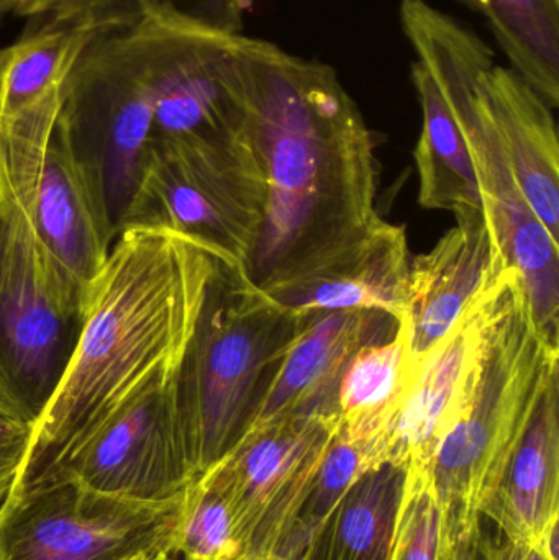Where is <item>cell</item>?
Segmentation results:
<instances>
[{
  "mask_svg": "<svg viewBox=\"0 0 559 560\" xmlns=\"http://www.w3.org/2000/svg\"><path fill=\"white\" fill-rule=\"evenodd\" d=\"M249 141L266 206L248 279L269 296L357 252L381 223L373 135L325 62L243 36Z\"/></svg>",
  "mask_w": 559,
  "mask_h": 560,
  "instance_id": "6da1fadb",
  "label": "cell"
},
{
  "mask_svg": "<svg viewBox=\"0 0 559 560\" xmlns=\"http://www.w3.org/2000/svg\"><path fill=\"white\" fill-rule=\"evenodd\" d=\"M217 259L170 230L118 233L85 296L61 377L32 421L12 492L151 375L179 368ZM10 492V493H12Z\"/></svg>",
  "mask_w": 559,
  "mask_h": 560,
  "instance_id": "7a4b0ae2",
  "label": "cell"
},
{
  "mask_svg": "<svg viewBox=\"0 0 559 560\" xmlns=\"http://www.w3.org/2000/svg\"><path fill=\"white\" fill-rule=\"evenodd\" d=\"M65 84L0 124V362L32 421L61 377L81 322L35 217L39 161Z\"/></svg>",
  "mask_w": 559,
  "mask_h": 560,
  "instance_id": "3957f363",
  "label": "cell"
},
{
  "mask_svg": "<svg viewBox=\"0 0 559 560\" xmlns=\"http://www.w3.org/2000/svg\"><path fill=\"white\" fill-rule=\"evenodd\" d=\"M557 378L559 342L538 325L521 276L508 268L492 289L478 359L427 472L443 509L478 512Z\"/></svg>",
  "mask_w": 559,
  "mask_h": 560,
  "instance_id": "277c9868",
  "label": "cell"
},
{
  "mask_svg": "<svg viewBox=\"0 0 559 560\" xmlns=\"http://www.w3.org/2000/svg\"><path fill=\"white\" fill-rule=\"evenodd\" d=\"M308 316L263 292L240 266L217 261L177 374L180 420L197 477L245 436Z\"/></svg>",
  "mask_w": 559,
  "mask_h": 560,
  "instance_id": "5b68a950",
  "label": "cell"
},
{
  "mask_svg": "<svg viewBox=\"0 0 559 560\" xmlns=\"http://www.w3.org/2000/svg\"><path fill=\"white\" fill-rule=\"evenodd\" d=\"M400 22L419 59L442 89L465 133L482 209L509 266L521 276L538 325L559 342V246L511 170L486 92L496 66L491 46L426 0H403Z\"/></svg>",
  "mask_w": 559,
  "mask_h": 560,
  "instance_id": "8992f818",
  "label": "cell"
},
{
  "mask_svg": "<svg viewBox=\"0 0 559 560\" xmlns=\"http://www.w3.org/2000/svg\"><path fill=\"white\" fill-rule=\"evenodd\" d=\"M266 206L265 176L252 141L233 144L151 140L121 230L180 233L222 265L245 269Z\"/></svg>",
  "mask_w": 559,
  "mask_h": 560,
  "instance_id": "52a82bcc",
  "label": "cell"
},
{
  "mask_svg": "<svg viewBox=\"0 0 559 560\" xmlns=\"http://www.w3.org/2000/svg\"><path fill=\"white\" fill-rule=\"evenodd\" d=\"M179 368L156 372L141 382L19 492L46 483L74 482L140 502L179 499L197 479L180 420Z\"/></svg>",
  "mask_w": 559,
  "mask_h": 560,
  "instance_id": "ba28073f",
  "label": "cell"
},
{
  "mask_svg": "<svg viewBox=\"0 0 559 560\" xmlns=\"http://www.w3.org/2000/svg\"><path fill=\"white\" fill-rule=\"evenodd\" d=\"M58 125L118 236L153 131L151 92L124 30L95 36L79 56L66 79Z\"/></svg>",
  "mask_w": 559,
  "mask_h": 560,
  "instance_id": "9c48e42d",
  "label": "cell"
},
{
  "mask_svg": "<svg viewBox=\"0 0 559 560\" xmlns=\"http://www.w3.org/2000/svg\"><path fill=\"white\" fill-rule=\"evenodd\" d=\"M180 500L140 502L74 482L32 487L0 506V560H117L171 549Z\"/></svg>",
  "mask_w": 559,
  "mask_h": 560,
  "instance_id": "30bf717a",
  "label": "cell"
},
{
  "mask_svg": "<svg viewBox=\"0 0 559 560\" xmlns=\"http://www.w3.org/2000/svg\"><path fill=\"white\" fill-rule=\"evenodd\" d=\"M338 427L334 415L279 418L249 430L203 472L229 500L245 555H278Z\"/></svg>",
  "mask_w": 559,
  "mask_h": 560,
  "instance_id": "8fae6325",
  "label": "cell"
},
{
  "mask_svg": "<svg viewBox=\"0 0 559 560\" xmlns=\"http://www.w3.org/2000/svg\"><path fill=\"white\" fill-rule=\"evenodd\" d=\"M432 252L409 262L397 329L409 372L452 331L479 295L511 268L485 209L458 213Z\"/></svg>",
  "mask_w": 559,
  "mask_h": 560,
  "instance_id": "7c38bea8",
  "label": "cell"
},
{
  "mask_svg": "<svg viewBox=\"0 0 559 560\" xmlns=\"http://www.w3.org/2000/svg\"><path fill=\"white\" fill-rule=\"evenodd\" d=\"M35 217L56 272L82 315L117 233L58 118L39 161Z\"/></svg>",
  "mask_w": 559,
  "mask_h": 560,
  "instance_id": "4fadbf2b",
  "label": "cell"
},
{
  "mask_svg": "<svg viewBox=\"0 0 559 560\" xmlns=\"http://www.w3.org/2000/svg\"><path fill=\"white\" fill-rule=\"evenodd\" d=\"M396 329V319L376 310L312 312L272 375L249 430L289 415L338 417L337 390L348 362L358 349L386 341Z\"/></svg>",
  "mask_w": 559,
  "mask_h": 560,
  "instance_id": "5bb4252c",
  "label": "cell"
},
{
  "mask_svg": "<svg viewBox=\"0 0 559 560\" xmlns=\"http://www.w3.org/2000/svg\"><path fill=\"white\" fill-rule=\"evenodd\" d=\"M479 515L517 541L541 546L559 528V381L551 382L534 418L479 505ZM548 555V552H547Z\"/></svg>",
  "mask_w": 559,
  "mask_h": 560,
  "instance_id": "9a60e30c",
  "label": "cell"
},
{
  "mask_svg": "<svg viewBox=\"0 0 559 560\" xmlns=\"http://www.w3.org/2000/svg\"><path fill=\"white\" fill-rule=\"evenodd\" d=\"M486 92L515 179L545 229L558 242L559 143L557 120L547 101L512 68L496 65Z\"/></svg>",
  "mask_w": 559,
  "mask_h": 560,
  "instance_id": "2e32d148",
  "label": "cell"
},
{
  "mask_svg": "<svg viewBox=\"0 0 559 560\" xmlns=\"http://www.w3.org/2000/svg\"><path fill=\"white\" fill-rule=\"evenodd\" d=\"M409 262L406 230L381 220L357 252L275 300L301 313L376 310L397 322Z\"/></svg>",
  "mask_w": 559,
  "mask_h": 560,
  "instance_id": "e0dca14e",
  "label": "cell"
},
{
  "mask_svg": "<svg viewBox=\"0 0 559 560\" xmlns=\"http://www.w3.org/2000/svg\"><path fill=\"white\" fill-rule=\"evenodd\" d=\"M422 107V133L416 147L420 206L458 213L482 209L465 133L452 104L420 61L410 68Z\"/></svg>",
  "mask_w": 559,
  "mask_h": 560,
  "instance_id": "ac0fdd59",
  "label": "cell"
},
{
  "mask_svg": "<svg viewBox=\"0 0 559 560\" xmlns=\"http://www.w3.org/2000/svg\"><path fill=\"white\" fill-rule=\"evenodd\" d=\"M404 487L403 467L366 470L325 520L304 560H389Z\"/></svg>",
  "mask_w": 559,
  "mask_h": 560,
  "instance_id": "d6986e66",
  "label": "cell"
},
{
  "mask_svg": "<svg viewBox=\"0 0 559 560\" xmlns=\"http://www.w3.org/2000/svg\"><path fill=\"white\" fill-rule=\"evenodd\" d=\"M383 464H386L383 421L340 423L278 556L289 560H304L318 529L348 489L366 470Z\"/></svg>",
  "mask_w": 559,
  "mask_h": 560,
  "instance_id": "ffe728a7",
  "label": "cell"
},
{
  "mask_svg": "<svg viewBox=\"0 0 559 560\" xmlns=\"http://www.w3.org/2000/svg\"><path fill=\"white\" fill-rule=\"evenodd\" d=\"M488 20L511 68L559 104V0H456Z\"/></svg>",
  "mask_w": 559,
  "mask_h": 560,
  "instance_id": "44dd1931",
  "label": "cell"
},
{
  "mask_svg": "<svg viewBox=\"0 0 559 560\" xmlns=\"http://www.w3.org/2000/svg\"><path fill=\"white\" fill-rule=\"evenodd\" d=\"M95 36L48 22L0 49V124L61 85Z\"/></svg>",
  "mask_w": 559,
  "mask_h": 560,
  "instance_id": "7402d4cb",
  "label": "cell"
},
{
  "mask_svg": "<svg viewBox=\"0 0 559 560\" xmlns=\"http://www.w3.org/2000/svg\"><path fill=\"white\" fill-rule=\"evenodd\" d=\"M406 349L399 329L386 341L371 342L354 352L337 390L340 423H357L393 413L409 382Z\"/></svg>",
  "mask_w": 559,
  "mask_h": 560,
  "instance_id": "603a6c76",
  "label": "cell"
},
{
  "mask_svg": "<svg viewBox=\"0 0 559 560\" xmlns=\"http://www.w3.org/2000/svg\"><path fill=\"white\" fill-rule=\"evenodd\" d=\"M171 551L177 560H233L245 555L229 500L203 474L183 493Z\"/></svg>",
  "mask_w": 559,
  "mask_h": 560,
  "instance_id": "cb8c5ba5",
  "label": "cell"
},
{
  "mask_svg": "<svg viewBox=\"0 0 559 560\" xmlns=\"http://www.w3.org/2000/svg\"><path fill=\"white\" fill-rule=\"evenodd\" d=\"M443 506L429 476L407 474L389 560H436Z\"/></svg>",
  "mask_w": 559,
  "mask_h": 560,
  "instance_id": "d4e9b609",
  "label": "cell"
},
{
  "mask_svg": "<svg viewBox=\"0 0 559 560\" xmlns=\"http://www.w3.org/2000/svg\"><path fill=\"white\" fill-rule=\"evenodd\" d=\"M141 20L187 32L243 35L248 0H138Z\"/></svg>",
  "mask_w": 559,
  "mask_h": 560,
  "instance_id": "484cf974",
  "label": "cell"
},
{
  "mask_svg": "<svg viewBox=\"0 0 559 560\" xmlns=\"http://www.w3.org/2000/svg\"><path fill=\"white\" fill-rule=\"evenodd\" d=\"M481 515L462 506L443 509L442 538L436 560H481Z\"/></svg>",
  "mask_w": 559,
  "mask_h": 560,
  "instance_id": "4316f807",
  "label": "cell"
},
{
  "mask_svg": "<svg viewBox=\"0 0 559 560\" xmlns=\"http://www.w3.org/2000/svg\"><path fill=\"white\" fill-rule=\"evenodd\" d=\"M32 434V421L0 418V506L12 492L25 459Z\"/></svg>",
  "mask_w": 559,
  "mask_h": 560,
  "instance_id": "83f0119b",
  "label": "cell"
},
{
  "mask_svg": "<svg viewBox=\"0 0 559 560\" xmlns=\"http://www.w3.org/2000/svg\"><path fill=\"white\" fill-rule=\"evenodd\" d=\"M479 552H481V560H554L541 546L517 541L502 535L501 532L492 538V536H486L482 529Z\"/></svg>",
  "mask_w": 559,
  "mask_h": 560,
  "instance_id": "f1b7e54d",
  "label": "cell"
},
{
  "mask_svg": "<svg viewBox=\"0 0 559 560\" xmlns=\"http://www.w3.org/2000/svg\"><path fill=\"white\" fill-rule=\"evenodd\" d=\"M0 418H9V420L32 421L26 413L25 408L20 404L3 371L2 362H0Z\"/></svg>",
  "mask_w": 559,
  "mask_h": 560,
  "instance_id": "f546056e",
  "label": "cell"
},
{
  "mask_svg": "<svg viewBox=\"0 0 559 560\" xmlns=\"http://www.w3.org/2000/svg\"><path fill=\"white\" fill-rule=\"evenodd\" d=\"M117 560H177L167 546H154V548L143 549V551L133 552Z\"/></svg>",
  "mask_w": 559,
  "mask_h": 560,
  "instance_id": "4dcf8cb0",
  "label": "cell"
},
{
  "mask_svg": "<svg viewBox=\"0 0 559 560\" xmlns=\"http://www.w3.org/2000/svg\"><path fill=\"white\" fill-rule=\"evenodd\" d=\"M19 3L20 0H0V20L9 15L10 12H15Z\"/></svg>",
  "mask_w": 559,
  "mask_h": 560,
  "instance_id": "1f68e13d",
  "label": "cell"
},
{
  "mask_svg": "<svg viewBox=\"0 0 559 560\" xmlns=\"http://www.w3.org/2000/svg\"><path fill=\"white\" fill-rule=\"evenodd\" d=\"M233 560H289V559L281 558V556H278V555H259V556L243 555V556H240V558H236Z\"/></svg>",
  "mask_w": 559,
  "mask_h": 560,
  "instance_id": "d6a6232c",
  "label": "cell"
}]
</instances>
